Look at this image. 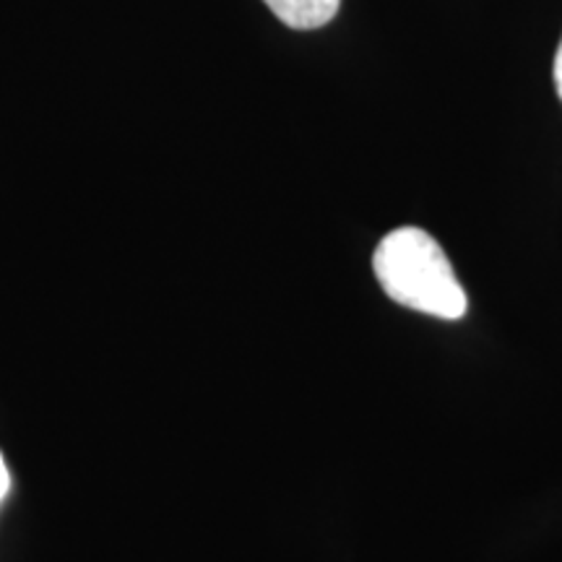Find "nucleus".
<instances>
[{"mask_svg": "<svg viewBox=\"0 0 562 562\" xmlns=\"http://www.w3.org/2000/svg\"><path fill=\"white\" fill-rule=\"evenodd\" d=\"M9 484H11V480H9V469H5L3 456H0V503H3L5 492H9Z\"/></svg>", "mask_w": 562, "mask_h": 562, "instance_id": "nucleus-4", "label": "nucleus"}, {"mask_svg": "<svg viewBox=\"0 0 562 562\" xmlns=\"http://www.w3.org/2000/svg\"><path fill=\"white\" fill-rule=\"evenodd\" d=\"M281 24L307 32L321 30L339 13L341 0H263Z\"/></svg>", "mask_w": 562, "mask_h": 562, "instance_id": "nucleus-2", "label": "nucleus"}, {"mask_svg": "<svg viewBox=\"0 0 562 562\" xmlns=\"http://www.w3.org/2000/svg\"><path fill=\"white\" fill-rule=\"evenodd\" d=\"M554 87H558V94L562 100V40H560L558 55H554Z\"/></svg>", "mask_w": 562, "mask_h": 562, "instance_id": "nucleus-3", "label": "nucleus"}, {"mask_svg": "<svg viewBox=\"0 0 562 562\" xmlns=\"http://www.w3.org/2000/svg\"><path fill=\"white\" fill-rule=\"evenodd\" d=\"M383 292L409 311L456 321L467 313V292L446 250L419 227H398L383 237L372 256Z\"/></svg>", "mask_w": 562, "mask_h": 562, "instance_id": "nucleus-1", "label": "nucleus"}]
</instances>
